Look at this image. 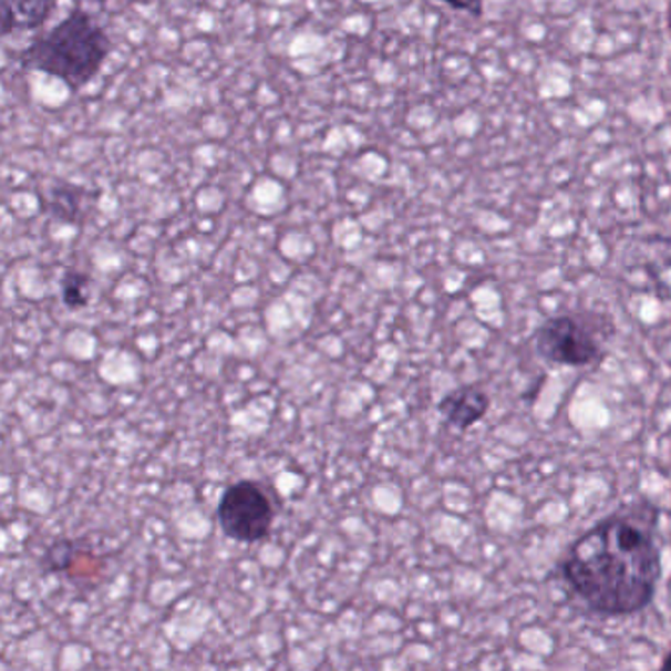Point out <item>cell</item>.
<instances>
[{
    "label": "cell",
    "mask_w": 671,
    "mask_h": 671,
    "mask_svg": "<svg viewBox=\"0 0 671 671\" xmlns=\"http://www.w3.org/2000/svg\"><path fill=\"white\" fill-rule=\"evenodd\" d=\"M437 2H443V4H447L450 9L460 10V12H468L471 17H483V0H437Z\"/></svg>",
    "instance_id": "10"
},
{
    "label": "cell",
    "mask_w": 671,
    "mask_h": 671,
    "mask_svg": "<svg viewBox=\"0 0 671 671\" xmlns=\"http://www.w3.org/2000/svg\"><path fill=\"white\" fill-rule=\"evenodd\" d=\"M89 276L68 270L62 278V301L70 310H83L89 306Z\"/></svg>",
    "instance_id": "8"
},
{
    "label": "cell",
    "mask_w": 671,
    "mask_h": 671,
    "mask_svg": "<svg viewBox=\"0 0 671 671\" xmlns=\"http://www.w3.org/2000/svg\"><path fill=\"white\" fill-rule=\"evenodd\" d=\"M58 0H0L2 35L30 32L44 27L55 10Z\"/></svg>",
    "instance_id": "6"
},
{
    "label": "cell",
    "mask_w": 671,
    "mask_h": 671,
    "mask_svg": "<svg viewBox=\"0 0 671 671\" xmlns=\"http://www.w3.org/2000/svg\"><path fill=\"white\" fill-rule=\"evenodd\" d=\"M534 343L546 361L564 367H587L602 354L599 328L589 313L549 318L539 326Z\"/></svg>",
    "instance_id": "4"
},
{
    "label": "cell",
    "mask_w": 671,
    "mask_h": 671,
    "mask_svg": "<svg viewBox=\"0 0 671 671\" xmlns=\"http://www.w3.org/2000/svg\"><path fill=\"white\" fill-rule=\"evenodd\" d=\"M276 520L275 500L257 481H239L223 491L217 522L227 538L257 544L268 538Z\"/></svg>",
    "instance_id": "3"
},
{
    "label": "cell",
    "mask_w": 671,
    "mask_h": 671,
    "mask_svg": "<svg viewBox=\"0 0 671 671\" xmlns=\"http://www.w3.org/2000/svg\"><path fill=\"white\" fill-rule=\"evenodd\" d=\"M655 516L615 513L595 524L567 549L561 574L571 591L605 617H628L654 601L662 577Z\"/></svg>",
    "instance_id": "1"
},
{
    "label": "cell",
    "mask_w": 671,
    "mask_h": 671,
    "mask_svg": "<svg viewBox=\"0 0 671 671\" xmlns=\"http://www.w3.org/2000/svg\"><path fill=\"white\" fill-rule=\"evenodd\" d=\"M75 2L81 4V2H106V0H75Z\"/></svg>",
    "instance_id": "12"
},
{
    "label": "cell",
    "mask_w": 671,
    "mask_h": 671,
    "mask_svg": "<svg viewBox=\"0 0 671 671\" xmlns=\"http://www.w3.org/2000/svg\"><path fill=\"white\" fill-rule=\"evenodd\" d=\"M491 407V398L478 386H461L440 400L437 410L455 430H471L477 425Z\"/></svg>",
    "instance_id": "5"
},
{
    "label": "cell",
    "mask_w": 671,
    "mask_h": 671,
    "mask_svg": "<svg viewBox=\"0 0 671 671\" xmlns=\"http://www.w3.org/2000/svg\"><path fill=\"white\" fill-rule=\"evenodd\" d=\"M668 30H670V35H671V9H670V12H668Z\"/></svg>",
    "instance_id": "13"
},
{
    "label": "cell",
    "mask_w": 671,
    "mask_h": 671,
    "mask_svg": "<svg viewBox=\"0 0 671 671\" xmlns=\"http://www.w3.org/2000/svg\"><path fill=\"white\" fill-rule=\"evenodd\" d=\"M109 53L105 28L78 7L52 30L35 35L18 60L24 70L40 71L63 81L70 91H80L97 78Z\"/></svg>",
    "instance_id": "2"
},
{
    "label": "cell",
    "mask_w": 671,
    "mask_h": 671,
    "mask_svg": "<svg viewBox=\"0 0 671 671\" xmlns=\"http://www.w3.org/2000/svg\"><path fill=\"white\" fill-rule=\"evenodd\" d=\"M73 556H75V548H73V541L70 539H60L55 541L52 548L48 549L45 554V564L50 571H63L73 564Z\"/></svg>",
    "instance_id": "9"
},
{
    "label": "cell",
    "mask_w": 671,
    "mask_h": 671,
    "mask_svg": "<svg viewBox=\"0 0 671 671\" xmlns=\"http://www.w3.org/2000/svg\"><path fill=\"white\" fill-rule=\"evenodd\" d=\"M660 668H662L663 671H671V650L665 654V658H663Z\"/></svg>",
    "instance_id": "11"
},
{
    "label": "cell",
    "mask_w": 671,
    "mask_h": 671,
    "mask_svg": "<svg viewBox=\"0 0 671 671\" xmlns=\"http://www.w3.org/2000/svg\"><path fill=\"white\" fill-rule=\"evenodd\" d=\"M81 197H83V192L80 187L71 186L68 182H60L58 186L50 189V199H48L45 209L60 221L75 223L80 215Z\"/></svg>",
    "instance_id": "7"
}]
</instances>
